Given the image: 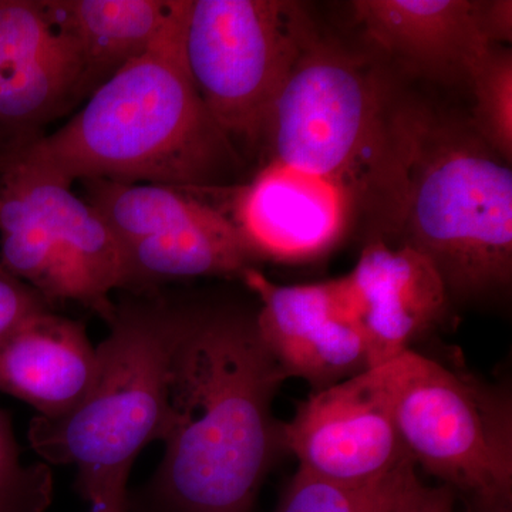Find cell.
<instances>
[{
    "label": "cell",
    "instance_id": "obj_16",
    "mask_svg": "<svg viewBox=\"0 0 512 512\" xmlns=\"http://www.w3.org/2000/svg\"><path fill=\"white\" fill-rule=\"evenodd\" d=\"M79 50L84 101L146 55L167 25L175 0H47Z\"/></svg>",
    "mask_w": 512,
    "mask_h": 512
},
{
    "label": "cell",
    "instance_id": "obj_20",
    "mask_svg": "<svg viewBox=\"0 0 512 512\" xmlns=\"http://www.w3.org/2000/svg\"><path fill=\"white\" fill-rule=\"evenodd\" d=\"M413 464L366 487H343L296 471L282 490L274 512H392Z\"/></svg>",
    "mask_w": 512,
    "mask_h": 512
},
{
    "label": "cell",
    "instance_id": "obj_25",
    "mask_svg": "<svg viewBox=\"0 0 512 512\" xmlns=\"http://www.w3.org/2000/svg\"><path fill=\"white\" fill-rule=\"evenodd\" d=\"M484 29L493 46H503L512 39L511 0H490L484 2Z\"/></svg>",
    "mask_w": 512,
    "mask_h": 512
},
{
    "label": "cell",
    "instance_id": "obj_15",
    "mask_svg": "<svg viewBox=\"0 0 512 512\" xmlns=\"http://www.w3.org/2000/svg\"><path fill=\"white\" fill-rule=\"evenodd\" d=\"M0 175L18 185L40 215L57 247L92 289L109 322L114 311L110 293L124 289L126 266L119 239L72 184L37 167L22 153L0 160Z\"/></svg>",
    "mask_w": 512,
    "mask_h": 512
},
{
    "label": "cell",
    "instance_id": "obj_2",
    "mask_svg": "<svg viewBox=\"0 0 512 512\" xmlns=\"http://www.w3.org/2000/svg\"><path fill=\"white\" fill-rule=\"evenodd\" d=\"M187 0L146 55L120 70L55 133L19 151L64 183L106 180L221 190L241 168L237 147L212 119L183 53Z\"/></svg>",
    "mask_w": 512,
    "mask_h": 512
},
{
    "label": "cell",
    "instance_id": "obj_24",
    "mask_svg": "<svg viewBox=\"0 0 512 512\" xmlns=\"http://www.w3.org/2000/svg\"><path fill=\"white\" fill-rule=\"evenodd\" d=\"M458 498L446 485H426L414 473L404 485L392 512H457Z\"/></svg>",
    "mask_w": 512,
    "mask_h": 512
},
{
    "label": "cell",
    "instance_id": "obj_14",
    "mask_svg": "<svg viewBox=\"0 0 512 512\" xmlns=\"http://www.w3.org/2000/svg\"><path fill=\"white\" fill-rule=\"evenodd\" d=\"M97 349L79 320L36 313L0 340V392L56 419L76 409L94 382Z\"/></svg>",
    "mask_w": 512,
    "mask_h": 512
},
{
    "label": "cell",
    "instance_id": "obj_7",
    "mask_svg": "<svg viewBox=\"0 0 512 512\" xmlns=\"http://www.w3.org/2000/svg\"><path fill=\"white\" fill-rule=\"evenodd\" d=\"M313 36L301 3L187 0L185 64L212 119L237 150L238 144L264 143L276 96Z\"/></svg>",
    "mask_w": 512,
    "mask_h": 512
},
{
    "label": "cell",
    "instance_id": "obj_21",
    "mask_svg": "<svg viewBox=\"0 0 512 512\" xmlns=\"http://www.w3.org/2000/svg\"><path fill=\"white\" fill-rule=\"evenodd\" d=\"M473 90L470 127L498 157L512 161V53L504 46L491 47L468 80Z\"/></svg>",
    "mask_w": 512,
    "mask_h": 512
},
{
    "label": "cell",
    "instance_id": "obj_10",
    "mask_svg": "<svg viewBox=\"0 0 512 512\" xmlns=\"http://www.w3.org/2000/svg\"><path fill=\"white\" fill-rule=\"evenodd\" d=\"M241 279L261 302L256 328L288 379L305 380L315 393L372 369L342 278L276 285L251 268Z\"/></svg>",
    "mask_w": 512,
    "mask_h": 512
},
{
    "label": "cell",
    "instance_id": "obj_5",
    "mask_svg": "<svg viewBox=\"0 0 512 512\" xmlns=\"http://www.w3.org/2000/svg\"><path fill=\"white\" fill-rule=\"evenodd\" d=\"M393 96L362 60L313 36L274 101L271 157L376 205L390 146Z\"/></svg>",
    "mask_w": 512,
    "mask_h": 512
},
{
    "label": "cell",
    "instance_id": "obj_4",
    "mask_svg": "<svg viewBox=\"0 0 512 512\" xmlns=\"http://www.w3.org/2000/svg\"><path fill=\"white\" fill-rule=\"evenodd\" d=\"M134 293L114 305L82 403L62 417L30 421L28 439L37 456L46 464L76 467L74 488L89 503L128 485L138 454L163 436L183 302L153 291Z\"/></svg>",
    "mask_w": 512,
    "mask_h": 512
},
{
    "label": "cell",
    "instance_id": "obj_3",
    "mask_svg": "<svg viewBox=\"0 0 512 512\" xmlns=\"http://www.w3.org/2000/svg\"><path fill=\"white\" fill-rule=\"evenodd\" d=\"M376 207L396 247L436 266L448 296L493 298L512 281V170L470 126L393 101Z\"/></svg>",
    "mask_w": 512,
    "mask_h": 512
},
{
    "label": "cell",
    "instance_id": "obj_26",
    "mask_svg": "<svg viewBox=\"0 0 512 512\" xmlns=\"http://www.w3.org/2000/svg\"><path fill=\"white\" fill-rule=\"evenodd\" d=\"M128 485H120L90 501V512H127Z\"/></svg>",
    "mask_w": 512,
    "mask_h": 512
},
{
    "label": "cell",
    "instance_id": "obj_12",
    "mask_svg": "<svg viewBox=\"0 0 512 512\" xmlns=\"http://www.w3.org/2000/svg\"><path fill=\"white\" fill-rule=\"evenodd\" d=\"M342 279L365 333L372 369L413 350L417 339L439 325L450 302L430 259L382 238L363 248L355 268Z\"/></svg>",
    "mask_w": 512,
    "mask_h": 512
},
{
    "label": "cell",
    "instance_id": "obj_18",
    "mask_svg": "<svg viewBox=\"0 0 512 512\" xmlns=\"http://www.w3.org/2000/svg\"><path fill=\"white\" fill-rule=\"evenodd\" d=\"M0 268L50 303L76 301L101 316L92 289L64 258L28 197L5 175H0Z\"/></svg>",
    "mask_w": 512,
    "mask_h": 512
},
{
    "label": "cell",
    "instance_id": "obj_6",
    "mask_svg": "<svg viewBox=\"0 0 512 512\" xmlns=\"http://www.w3.org/2000/svg\"><path fill=\"white\" fill-rule=\"evenodd\" d=\"M413 461L466 512H512L510 394L407 350L379 366Z\"/></svg>",
    "mask_w": 512,
    "mask_h": 512
},
{
    "label": "cell",
    "instance_id": "obj_17",
    "mask_svg": "<svg viewBox=\"0 0 512 512\" xmlns=\"http://www.w3.org/2000/svg\"><path fill=\"white\" fill-rule=\"evenodd\" d=\"M124 289L151 292L165 282L200 276H237L258 261L228 215L211 224L123 244Z\"/></svg>",
    "mask_w": 512,
    "mask_h": 512
},
{
    "label": "cell",
    "instance_id": "obj_11",
    "mask_svg": "<svg viewBox=\"0 0 512 512\" xmlns=\"http://www.w3.org/2000/svg\"><path fill=\"white\" fill-rule=\"evenodd\" d=\"M352 204L342 185L268 161L239 188L231 218L258 261H306L339 241Z\"/></svg>",
    "mask_w": 512,
    "mask_h": 512
},
{
    "label": "cell",
    "instance_id": "obj_9",
    "mask_svg": "<svg viewBox=\"0 0 512 512\" xmlns=\"http://www.w3.org/2000/svg\"><path fill=\"white\" fill-rule=\"evenodd\" d=\"M84 101L79 50L47 0H0V160Z\"/></svg>",
    "mask_w": 512,
    "mask_h": 512
},
{
    "label": "cell",
    "instance_id": "obj_8",
    "mask_svg": "<svg viewBox=\"0 0 512 512\" xmlns=\"http://www.w3.org/2000/svg\"><path fill=\"white\" fill-rule=\"evenodd\" d=\"M284 444L298 471L343 487H366L413 464L379 367L312 393L284 423Z\"/></svg>",
    "mask_w": 512,
    "mask_h": 512
},
{
    "label": "cell",
    "instance_id": "obj_1",
    "mask_svg": "<svg viewBox=\"0 0 512 512\" xmlns=\"http://www.w3.org/2000/svg\"><path fill=\"white\" fill-rule=\"evenodd\" d=\"M288 377L255 313L183 303L168 372L160 466L128 491L127 512H254L286 454L275 397Z\"/></svg>",
    "mask_w": 512,
    "mask_h": 512
},
{
    "label": "cell",
    "instance_id": "obj_19",
    "mask_svg": "<svg viewBox=\"0 0 512 512\" xmlns=\"http://www.w3.org/2000/svg\"><path fill=\"white\" fill-rule=\"evenodd\" d=\"M86 200L121 245L211 224L225 212L197 197V192L160 184L82 181Z\"/></svg>",
    "mask_w": 512,
    "mask_h": 512
},
{
    "label": "cell",
    "instance_id": "obj_22",
    "mask_svg": "<svg viewBox=\"0 0 512 512\" xmlns=\"http://www.w3.org/2000/svg\"><path fill=\"white\" fill-rule=\"evenodd\" d=\"M52 500L49 464L22 463L12 416L0 409V512H46Z\"/></svg>",
    "mask_w": 512,
    "mask_h": 512
},
{
    "label": "cell",
    "instance_id": "obj_23",
    "mask_svg": "<svg viewBox=\"0 0 512 512\" xmlns=\"http://www.w3.org/2000/svg\"><path fill=\"white\" fill-rule=\"evenodd\" d=\"M49 309L52 303L45 296L0 268V340L30 316Z\"/></svg>",
    "mask_w": 512,
    "mask_h": 512
},
{
    "label": "cell",
    "instance_id": "obj_13",
    "mask_svg": "<svg viewBox=\"0 0 512 512\" xmlns=\"http://www.w3.org/2000/svg\"><path fill=\"white\" fill-rule=\"evenodd\" d=\"M350 8L379 49L440 82L468 83L493 47L483 0H356Z\"/></svg>",
    "mask_w": 512,
    "mask_h": 512
}]
</instances>
